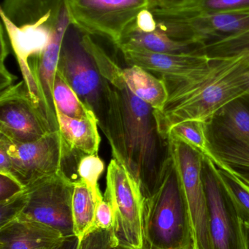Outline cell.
<instances>
[{"mask_svg": "<svg viewBox=\"0 0 249 249\" xmlns=\"http://www.w3.org/2000/svg\"><path fill=\"white\" fill-rule=\"evenodd\" d=\"M111 249H130L127 248V247H122V246H116V247H113V248H111Z\"/></svg>", "mask_w": 249, "mask_h": 249, "instance_id": "obj_37", "label": "cell"}, {"mask_svg": "<svg viewBox=\"0 0 249 249\" xmlns=\"http://www.w3.org/2000/svg\"><path fill=\"white\" fill-rule=\"evenodd\" d=\"M74 182L61 171L25 187V205L20 216L45 224L64 237L74 235Z\"/></svg>", "mask_w": 249, "mask_h": 249, "instance_id": "obj_9", "label": "cell"}, {"mask_svg": "<svg viewBox=\"0 0 249 249\" xmlns=\"http://www.w3.org/2000/svg\"><path fill=\"white\" fill-rule=\"evenodd\" d=\"M0 147L9 157L8 168L3 175L14 178L24 188L61 171L69 176L70 164L77 172L80 161L69 149L59 130L28 143H14L0 136Z\"/></svg>", "mask_w": 249, "mask_h": 249, "instance_id": "obj_5", "label": "cell"}, {"mask_svg": "<svg viewBox=\"0 0 249 249\" xmlns=\"http://www.w3.org/2000/svg\"><path fill=\"white\" fill-rule=\"evenodd\" d=\"M187 0H153L152 7H171L181 4Z\"/></svg>", "mask_w": 249, "mask_h": 249, "instance_id": "obj_34", "label": "cell"}, {"mask_svg": "<svg viewBox=\"0 0 249 249\" xmlns=\"http://www.w3.org/2000/svg\"><path fill=\"white\" fill-rule=\"evenodd\" d=\"M210 158L216 166L219 178L235 206L241 221L249 225V184L225 164Z\"/></svg>", "mask_w": 249, "mask_h": 249, "instance_id": "obj_23", "label": "cell"}, {"mask_svg": "<svg viewBox=\"0 0 249 249\" xmlns=\"http://www.w3.org/2000/svg\"><path fill=\"white\" fill-rule=\"evenodd\" d=\"M64 238L45 224L19 216L0 228V249H56Z\"/></svg>", "mask_w": 249, "mask_h": 249, "instance_id": "obj_17", "label": "cell"}, {"mask_svg": "<svg viewBox=\"0 0 249 249\" xmlns=\"http://www.w3.org/2000/svg\"></svg>", "mask_w": 249, "mask_h": 249, "instance_id": "obj_39", "label": "cell"}, {"mask_svg": "<svg viewBox=\"0 0 249 249\" xmlns=\"http://www.w3.org/2000/svg\"><path fill=\"white\" fill-rule=\"evenodd\" d=\"M118 245L114 228H95L80 240L78 249H111Z\"/></svg>", "mask_w": 249, "mask_h": 249, "instance_id": "obj_28", "label": "cell"}, {"mask_svg": "<svg viewBox=\"0 0 249 249\" xmlns=\"http://www.w3.org/2000/svg\"><path fill=\"white\" fill-rule=\"evenodd\" d=\"M58 130L69 149L79 159L98 155L101 138L95 115L83 119L70 118L57 110Z\"/></svg>", "mask_w": 249, "mask_h": 249, "instance_id": "obj_18", "label": "cell"}, {"mask_svg": "<svg viewBox=\"0 0 249 249\" xmlns=\"http://www.w3.org/2000/svg\"><path fill=\"white\" fill-rule=\"evenodd\" d=\"M105 170V164L98 155L82 157L77 165L78 178L87 185L96 200L103 196L99 190L98 181Z\"/></svg>", "mask_w": 249, "mask_h": 249, "instance_id": "obj_27", "label": "cell"}, {"mask_svg": "<svg viewBox=\"0 0 249 249\" xmlns=\"http://www.w3.org/2000/svg\"><path fill=\"white\" fill-rule=\"evenodd\" d=\"M104 198L112 206L114 231L118 245L146 249L143 232L144 197L137 181L113 158L108 167Z\"/></svg>", "mask_w": 249, "mask_h": 249, "instance_id": "obj_7", "label": "cell"}, {"mask_svg": "<svg viewBox=\"0 0 249 249\" xmlns=\"http://www.w3.org/2000/svg\"><path fill=\"white\" fill-rule=\"evenodd\" d=\"M143 219L146 249H193L188 206L172 155L156 191L144 198Z\"/></svg>", "mask_w": 249, "mask_h": 249, "instance_id": "obj_4", "label": "cell"}, {"mask_svg": "<svg viewBox=\"0 0 249 249\" xmlns=\"http://www.w3.org/2000/svg\"><path fill=\"white\" fill-rule=\"evenodd\" d=\"M115 48H136L163 53H199L202 46L197 44L181 42L170 37L158 29L152 32H143L134 21L127 28Z\"/></svg>", "mask_w": 249, "mask_h": 249, "instance_id": "obj_19", "label": "cell"}, {"mask_svg": "<svg viewBox=\"0 0 249 249\" xmlns=\"http://www.w3.org/2000/svg\"><path fill=\"white\" fill-rule=\"evenodd\" d=\"M209 157L236 172H249V93L205 122Z\"/></svg>", "mask_w": 249, "mask_h": 249, "instance_id": "obj_6", "label": "cell"}, {"mask_svg": "<svg viewBox=\"0 0 249 249\" xmlns=\"http://www.w3.org/2000/svg\"><path fill=\"white\" fill-rule=\"evenodd\" d=\"M72 25L69 1L60 15L58 24L45 51L29 63L38 86L39 109L50 132L58 130L57 108L54 98V86L63 42Z\"/></svg>", "mask_w": 249, "mask_h": 249, "instance_id": "obj_15", "label": "cell"}, {"mask_svg": "<svg viewBox=\"0 0 249 249\" xmlns=\"http://www.w3.org/2000/svg\"><path fill=\"white\" fill-rule=\"evenodd\" d=\"M54 98L57 110L70 118L83 119L95 115L58 71L54 82Z\"/></svg>", "mask_w": 249, "mask_h": 249, "instance_id": "obj_24", "label": "cell"}, {"mask_svg": "<svg viewBox=\"0 0 249 249\" xmlns=\"http://www.w3.org/2000/svg\"><path fill=\"white\" fill-rule=\"evenodd\" d=\"M168 140L188 206L193 249H213L202 175L204 155L173 136H168Z\"/></svg>", "mask_w": 249, "mask_h": 249, "instance_id": "obj_10", "label": "cell"}, {"mask_svg": "<svg viewBox=\"0 0 249 249\" xmlns=\"http://www.w3.org/2000/svg\"><path fill=\"white\" fill-rule=\"evenodd\" d=\"M114 215L112 206L102 197L96 201L95 228L111 229L114 228Z\"/></svg>", "mask_w": 249, "mask_h": 249, "instance_id": "obj_30", "label": "cell"}, {"mask_svg": "<svg viewBox=\"0 0 249 249\" xmlns=\"http://www.w3.org/2000/svg\"><path fill=\"white\" fill-rule=\"evenodd\" d=\"M202 175L213 249H247L242 221L209 157L203 158Z\"/></svg>", "mask_w": 249, "mask_h": 249, "instance_id": "obj_12", "label": "cell"}, {"mask_svg": "<svg viewBox=\"0 0 249 249\" xmlns=\"http://www.w3.org/2000/svg\"><path fill=\"white\" fill-rule=\"evenodd\" d=\"M129 89L142 100L160 112L168 99V90L163 80L137 66H127L121 70Z\"/></svg>", "mask_w": 249, "mask_h": 249, "instance_id": "obj_20", "label": "cell"}, {"mask_svg": "<svg viewBox=\"0 0 249 249\" xmlns=\"http://www.w3.org/2000/svg\"><path fill=\"white\" fill-rule=\"evenodd\" d=\"M210 68L195 75L165 77L168 99L160 112L155 110L161 135L187 121L206 122L219 109L249 93V54L211 59Z\"/></svg>", "mask_w": 249, "mask_h": 249, "instance_id": "obj_2", "label": "cell"}, {"mask_svg": "<svg viewBox=\"0 0 249 249\" xmlns=\"http://www.w3.org/2000/svg\"><path fill=\"white\" fill-rule=\"evenodd\" d=\"M168 136L182 141L204 156H209V146L205 131V122L200 121H187L172 126Z\"/></svg>", "mask_w": 249, "mask_h": 249, "instance_id": "obj_26", "label": "cell"}, {"mask_svg": "<svg viewBox=\"0 0 249 249\" xmlns=\"http://www.w3.org/2000/svg\"><path fill=\"white\" fill-rule=\"evenodd\" d=\"M152 0H69L72 26L116 47L127 28Z\"/></svg>", "mask_w": 249, "mask_h": 249, "instance_id": "obj_8", "label": "cell"}, {"mask_svg": "<svg viewBox=\"0 0 249 249\" xmlns=\"http://www.w3.org/2000/svg\"><path fill=\"white\" fill-rule=\"evenodd\" d=\"M127 66H137L159 78L195 75L209 70L212 60L203 54L163 53L136 48H121Z\"/></svg>", "mask_w": 249, "mask_h": 249, "instance_id": "obj_16", "label": "cell"}, {"mask_svg": "<svg viewBox=\"0 0 249 249\" xmlns=\"http://www.w3.org/2000/svg\"><path fill=\"white\" fill-rule=\"evenodd\" d=\"M96 199L80 178L75 181L72 212L75 235L81 240L95 229Z\"/></svg>", "mask_w": 249, "mask_h": 249, "instance_id": "obj_22", "label": "cell"}, {"mask_svg": "<svg viewBox=\"0 0 249 249\" xmlns=\"http://www.w3.org/2000/svg\"><path fill=\"white\" fill-rule=\"evenodd\" d=\"M134 25L143 32H152L157 29V22L152 10L144 9L139 13L134 20Z\"/></svg>", "mask_w": 249, "mask_h": 249, "instance_id": "obj_32", "label": "cell"}, {"mask_svg": "<svg viewBox=\"0 0 249 249\" xmlns=\"http://www.w3.org/2000/svg\"><path fill=\"white\" fill-rule=\"evenodd\" d=\"M153 0H152V3H153Z\"/></svg>", "mask_w": 249, "mask_h": 249, "instance_id": "obj_38", "label": "cell"}, {"mask_svg": "<svg viewBox=\"0 0 249 249\" xmlns=\"http://www.w3.org/2000/svg\"><path fill=\"white\" fill-rule=\"evenodd\" d=\"M244 235H245L246 248L249 249V225L243 223Z\"/></svg>", "mask_w": 249, "mask_h": 249, "instance_id": "obj_35", "label": "cell"}, {"mask_svg": "<svg viewBox=\"0 0 249 249\" xmlns=\"http://www.w3.org/2000/svg\"><path fill=\"white\" fill-rule=\"evenodd\" d=\"M25 205V193L23 192L15 197L0 203V228L19 217Z\"/></svg>", "mask_w": 249, "mask_h": 249, "instance_id": "obj_29", "label": "cell"}, {"mask_svg": "<svg viewBox=\"0 0 249 249\" xmlns=\"http://www.w3.org/2000/svg\"><path fill=\"white\" fill-rule=\"evenodd\" d=\"M0 203L15 197L24 190L14 178L3 174H0Z\"/></svg>", "mask_w": 249, "mask_h": 249, "instance_id": "obj_31", "label": "cell"}, {"mask_svg": "<svg viewBox=\"0 0 249 249\" xmlns=\"http://www.w3.org/2000/svg\"><path fill=\"white\" fill-rule=\"evenodd\" d=\"M69 0H3L1 26L19 64L25 88L39 111L38 86L29 63L46 48Z\"/></svg>", "mask_w": 249, "mask_h": 249, "instance_id": "obj_3", "label": "cell"}, {"mask_svg": "<svg viewBox=\"0 0 249 249\" xmlns=\"http://www.w3.org/2000/svg\"><path fill=\"white\" fill-rule=\"evenodd\" d=\"M80 240L76 235L65 237L56 249H78Z\"/></svg>", "mask_w": 249, "mask_h": 249, "instance_id": "obj_33", "label": "cell"}, {"mask_svg": "<svg viewBox=\"0 0 249 249\" xmlns=\"http://www.w3.org/2000/svg\"><path fill=\"white\" fill-rule=\"evenodd\" d=\"M244 53L249 54V28L225 39L205 45L199 51V53L210 59L229 58Z\"/></svg>", "mask_w": 249, "mask_h": 249, "instance_id": "obj_25", "label": "cell"}, {"mask_svg": "<svg viewBox=\"0 0 249 249\" xmlns=\"http://www.w3.org/2000/svg\"><path fill=\"white\" fill-rule=\"evenodd\" d=\"M82 43L95 60L103 83V108L98 124L113 158L131 174L147 198L156 191L171 158L169 140L159 132L155 109L126 84L116 59L91 35H82Z\"/></svg>", "mask_w": 249, "mask_h": 249, "instance_id": "obj_1", "label": "cell"}, {"mask_svg": "<svg viewBox=\"0 0 249 249\" xmlns=\"http://www.w3.org/2000/svg\"><path fill=\"white\" fill-rule=\"evenodd\" d=\"M80 34L75 27L70 32L67 31L57 71L95 114L98 121L103 108V83L95 60L82 43Z\"/></svg>", "mask_w": 249, "mask_h": 249, "instance_id": "obj_11", "label": "cell"}, {"mask_svg": "<svg viewBox=\"0 0 249 249\" xmlns=\"http://www.w3.org/2000/svg\"><path fill=\"white\" fill-rule=\"evenodd\" d=\"M236 172V171H235ZM243 179L245 180L249 184V172H236Z\"/></svg>", "mask_w": 249, "mask_h": 249, "instance_id": "obj_36", "label": "cell"}, {"mask_svg": "<svg viewBox=\"0 0 249 249\" xmlns=\"http://www.w3.org/2000/svg\"><path fill=\"white\" fill-rule=\"evenodd\" d=\"M0 136L14 143H28L49 133L40 112L29 98L23 82L1 90Z\"/></svg>", "mask_w": 249, "mask_h": 249, "instance_id": "obj_14", "label": "cell"}, {"mask_svg": "<svg viewBox=\"0 0 249 249\" xmlns=\"http://www.w3.org/2000/svg\"><path fill=\"white\" fill-rule=\"evenodd\" d=\"M150 10L158 29L170 37L202 47L249 28V13L174 16Z\"/></svg>", "mask_w": 249, "mask_h": 249, "instance_id": "obj_13", "label": "cell"}, {"mask_svg": "<svg viewBox=\"0 0 249 249\" xmlns=\"http://www.w3.org/2000/svg\"><path fill=\"white\" fill-rule=\"evenodd\" d=\"M152 10L174 16L249 13V0H187L171 7H152Z\"/></svg>", "mask_w": 249, "mask_h": 249, "instance_id": "obj_21", "label": "cell"}]
</instances>
